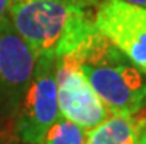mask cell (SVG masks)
Returning <instances> with one entry per match:
<instances>
[{
  "instance_id": "cell-1",
  "label": "cell",
  "mask_w": 146,
  "mask_h": 144,
  "mask_svg": "<svg viewBox=\"0 0 146 144\" xmlns=\"http://www.w3.org/2000/svg\"><path fill=\"white\" fill-rule=\"evenodd\" d=\"M93 12L78 0H13L7 18L38 57L59 59L94 31Z\"/></svg>"
},
{
  "instance_id": "cell-2",
  "label": "cell",
  "mask_w": 146,
  "mask_h": 144,
  "mask_svg": "<svg viewBox=\"0 0 146 144\" xmlns=\"http://www.w3.org/2000/svg\"><path fill=\"white\" fill-rule=\"evenodd\" d=\"M72 55L109 113L136 115L146 106V74L96 28Z\"/></svg>"
},
{
  "instance_id": "cell-3",
  "label": "cell",
  "mask_w": 146,
  "mask_h": 144,
  "mask_svg": "<svg viewBox=\"0 0 146 144\" xmlns=\"http://www.w3.org/2000/svg\"><path fill=\"white\" fill-rule=\"evenodd\" d=\"M59 116L56 59L40 56L15 115V132L24 144H41Z\"/></svg>"
},
{
  "instance_id": "cell-4",
  "label": "cell",
  "mask_w": 146,
  "mask_h": 144,
  "mask_svg": "<svg viewBox=\"0 0 146 144\" xmlns=\"http://www.w3.org/2000/svg\"><path fill=\"white\" fill-rule=\"evenodd\" d=\"M93 24L102 37L146 74V7L124 0H99Z\"/></svg>"
},
{
  "instance_id": "cell-5",
  "label": "cell",
  "mask_w": 146,
  "mask_h": 144,
  "mask_svg": "<svg viewBox=\"0 0 146 144\" xmlns=\"http://www.w3.org/2000/svg\"><path fill=\"white\" fill-rule=\"evenodd\" d=\"M37 60L38 56L15 31L9 18L0 19V119L15 118Z\"/></svg>"
},
{
  "instance_id": "cell-6",
  "label": "cell",
  "mask_w": 146,
  "mask_h": 144,
  "mask_svg": "<svg viewBox=\"0 0 146 144\" xmlns=\"http://www.w3.org/2000/svg\"><path fill=\"white\" fill-rule=\"evenodd\" d=\"M59 113L65 119L92 130L111 115L81 74L72 53L56 59Z\"/></svg>"
},
{
  "instance_id": "cell-7",
  "label": "cell",
  "mask_w": 146,
  "mask_h": 144,
  "mask_svg": "<svg viewBox=\"0 0 146 144\" xmlns=\"http://www.w3.org/2000/svg\"><path fill=\"white\" fill-rule=\"evenodd\" d=\"M86 144H140L139 122L134 115L111 113L104 122L87 131Z\"/></svg>"
},
{
  "instance_id": "cell-8",
  "label": "cell",
  "mask_w": 146,
  "mask_h": 144,
  "mask_svg": "<svg viewBox=\"0 0 146 144\" xmlns=\"http://www.w3.org/2000/svg\"><path fill=\"white\" fill-rule=\"evenodd\" d=\"M87 130L59 116L47 130L41 144H86Z\"/></svg>"
},
{
  "instance_id": "cell-9",
  "label": "cell",
  "mask_w": 146,
  "mask_h": 144,
  "mask_svg": "<svg viewBox=\"0 0 146 144\" xmlns=\"http://www.w3.org/2000/svg\"><path fill=\"white\" fill-rule=\"evenodd\" d=\"M12 2L13 0H0V19L7 16V11H9Z\"/></svg>"
},
{
  "instance_id": "cell-10",
  "label": "cell",
  "mask_w": 146,
  "mask_h": 144,
  "mask_svg": "<svg viewBox=\"0 0 146 144\" xmlns=\"http://www.w3.org/2000/svg\"><path fill=\"white\" fill-rule=\"evenodd\" d=\"M139 138L140 144H146V124H139Z\"/></svg>"
},
{
  "instance_id": "cell-11",
  "label": "cell",
  "mask_w": 146,
  "mask_h": 144,
  "mask_svg": "<svg viewBox=\"0 0 146 144\" xmlns=\"http://www.w3.org/2000/svg\"><path fill=\"white\" fill-rule=\"evenodd\" d=\"M134 116H136V119H137L139 124H146V106L142 109L139 113H136Z\"/></svg>"
},
{
  "instance_id": "cell-12",
  "label": "cell",
  "mask_w": 146,
  "mask_h": 144,
  "mask_svg": "<svg viewBox=\"0 0 146 144\" xmlns=\"http://www.w3.org/2000/svg\"><path fill=\"white\" fill-rule=\"evenodd\" d=\"M124 2H128V3H133V5H137V6L146 7V0H124Z\"/></svg>"
},
{
  "instance_id": "cell-13",
  "label": "cell",
  "mask_w": 146,
  "mask_h": 144,
  "mask_svg": "<svg viewBox=\"0 0 146 144\" xmlns=\"http://www.w3.org/2000/svg\"><path fill=\"white\" fill-rule=\"evenodd\" d=\"M84 3L87 5L89 7H93V9H94V7H96V5L99 3V0H84Z\"/></svg>"
},
{
  "instance_id": "cell-14",
  "label": "cell",
  "mask_w": 146,
  "mask_h": 144,
  "mask_svg": "<svg viewBox=\"0 0 146 144\" xmlns=\"http://www.w3.org/2000/svg\"><path fill=\"white\" fill-rule=\"evenodd\" d=\"M78 2H81V3H84V0H78ZM84 5H86V3H84ZM86 6H87V5H86ZM87 7H89V6H87ZM92 9H93V7H92Z\"/></svg>"
}]
</instances>
